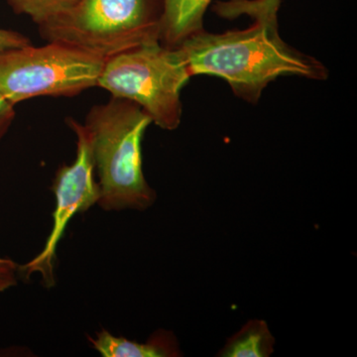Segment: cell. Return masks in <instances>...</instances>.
<instances>
[{"label":"cell","mask_w":357,"mask_h":357,"mask_svg":"<svg viewBox=\"0 0 357 357\" xmlns=\"http://www.w3.org/2000/svg\"><path fill=\"white\" fill-rule=\"evenodd\" d=\"M164 0H77L69 10L39 26L48 42L75 47L107 60L160 42Z\"/></svg>","instance_id":"3"},{"label":"cell","mask_w":357,"mask_h":357,"mask_svg":"<svg viewBox=\"0 0 357 357\" xmlns=\"http://www.w3.org/2000/svg\"><path fill=\"white\" fill-rule=\"evenodd\" d=\"M91 347L103 357H176L181 356L177 340L169 332L160 331L146 342H136L114 337L107 331L89 337Z\"/></svg>","instance_id":"8"},{"label":"cell","mask_w":357,"mask_h":357,"mask_svg":"<svg viewBox=\"0 0 357 357\" xmlns=\"http://www.w3.org/2000/svg\"><path fill=\"white\" fill-rule=\"evenodd\" d=\"M105 60L49 42L0 51V95L16 103L37 96H74L98 86Z\"/></svg>","instance_id":"5"},{"label":"cell","mask_w":357,"mask_h":357,"mask_svg":"<svg viewBox=\"0 0 357 357\" xmlns=\"http://www.w3.org/2000/svg\"><path fill=\"white\" fill-rule=\"evenodd\" d=\"M151 123L139 105L114 96L86 115L84 126L91 136L100 191L98 204L103 211H145L156 201L143 174L141 150Z\"/></svg>","instance_id":"2"},{"label":"cell","mask_w":357,"mask_h":357,"mask_svg":"<svg viewBox=\"0 0 357 357\" xmlns=\"http://www.w3.org/2000/svg\"><path fill=\"white\" fill-rule=\"evenodd\" d=\"M77 0H7L14 13L25 14L41 26L69 10Z\"/></svg>","instance_id":"10"},{"label":"cell","mask_w":357,"mask_h":357,"mask_svg":"<svg viewBox=\"0 0 357 357\" xmlns=\"http://www.w3.org/2000/svg\"><path fill=\"white\" fill-rule=\"evenodd\" d=\"M67 122L77 136L76 159L70 165L61 167L56 173L53 184L56 198L53 227L44 248L38 255L20 267V271L26 277L33 273L41 275L47 287L55 284L56 250L70 220L77 213H84L98 204L100 198V185L95 178V164L88 129L75 119H67Z\"/></svg>","instance_id":"6"},{"label":"cell","mask_w":357,"mask_h":357,"mask_svg":"<svg viewBox=\"0 0 357 357\" xmlns=\"http://www.w3.org/2000/svg\"><path fill=\"white\" fill-rule=\"evenodd\" d=\"M211 0H164L160 43L177 48L204 29V16Z\"/></svg>","instance_id":"7"},{"label":"cell","mask_w":357,"mask_h":357,"mask_svg":"<svg viewBox=\"0 0 357 357\" xmlns=\"http://www.w3.org/2000/svg\"><path fill=\"white\" fill-rule=\"evenodd\" d=\"M191 77L183 52L157 42L105 60L98 86L139 105L159 128L175 130L182 119L181 91Z\"/></svg>","instance_id":"4"},{"label":"cell","mask_w":357,"mask_h":357,"mask_svg":"<svg viewBox=\"0 0 357 357\" xmlns=\"http://www.w3.org/2000/svg\"><path fill=\"white\" fill-rule=\"evenodd\" d=\"M30 44L29 39L20 33L0 28V51L20 48Z\"/></svg>","instance_id":"12"},{"label":"cell","mask_w":357,"mask_h":357,"mask_svg":"<svg viewBox=\"0 0 357 357\" xmlns=\"http://www.w3.org/2000/svg\"><path fill=\"white\" fill-rule=\"evenodd\" d=\"M259 1L262 2V6H267V8L270 9V10L273 9L272 11H278L282 0H259Z\"/></svg>","instance_id":"14"},{"label":"cell","mask_w":357,"mask_h":357,"mask_svg":"<svg viewBox=\"0 0 357 357\" xmlns=\"http://www.w3.org/2000/svg\"><path fill=\"white\" fill-rule=\"evenodd\" d=\"M14 119H15L14 105L0 95V141L8 131Z\"/></svg>","instance_id":"13"},{"label":"cell","mask_w":357,"mask_h":357,"mask_svg":"<svg viewBox=\"0 0 357 357\" xmlns=\"http://www.w3.org/2000/svg\"><path fill=\"white\" fill-rule=\"evenodd\" d=\"M191 76L222 77L234 95L255 105L268 84L280 77L325 81L328 70L318 59L282 40L277 18H256L243 30L215 34L202 30L177 47Z\"/></svg>","instance_id":"1"},{"label":"cell","mask_w":357,"mask_h":357,"mask_svg":"<svg viewBox=\"0 0 357 357\" xmlns=\"http://www.w3.org/2000/svg\"><path fill=\"white\" fill-rule=\"evenodd\" d=\"M275 340L266 321L252 319L227 340L218 352L222 357H268L274 352Z\"/></svg>","instance_id":"9"},{"label":"cell","mask_w":357,"mask_h":357,"mask_svg":"<svg viewBox=\"0 0 357 357\" xmlns=\"http://www.w3.org/2000/svg\"><path fill=\"white\" fill-rule=\"evenodd\" d=\"M20 267L9 258L0 257V293L17 285Z\"/></svg>","instance_id":"11"}]
</instances>
